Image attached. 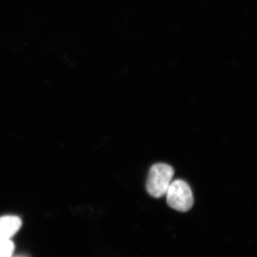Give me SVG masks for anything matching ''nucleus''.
Returning <instances> with one entry per match:
<instances>
[{
  "label": "nucleus",
  "mask_w": 257,
  "mask_h": 257,
  "mask_svg": "<svg viewBox=\"0 0 257 257\" xmlns=\"http://www.w3.org/2000/svg\"><path fill=\"white\" fill-rule=\"evenodd\" d=\"M165 195L168 205L178 211H188L194 204L192 189L189 184L182 179L172 182Z\"/></svg>",
  "instance_id": "obj_2"
},
{
  "label": "nucleus",
  "mask_w": 257,
  "mask_h": 257,
  "mask_svg": "<svg viewBox=\"0 0 257 257\" xmlns=\"http://www.w3.org/2000/svg\"><path fill=\"white\" fill-rule=\"evenodd\" d=\"M14 250L15 244L11 240L0 241V257H12Z\"/></svg>",
  "instance_id": "obj_4"
},
{
  "label": "nucleus",
  "mask_w": 257,
  "mask_h": 257,
  "mask_svg": "<svg viewBox=\"0 0 257 257\" xmlns=\"http://www.w3.org/2000/svg\"><path fill=\"white\" fill-rule=\"evenodd\" d=\"M22 224L23 221L17 216L0 217V241L11 239L21 228Z\"/></svg>",
  "instance_id": "obj_3"
},
{
  "label": "nucleus",
  "mask_w": 257,
  "mask_h": 257,
  "mask_svg": "<svg viewBox=\"0 0 257 257\" xmlns=\"http://www.w3.org/2000/svg\"><path fill=\"white\" fill-rule=\"evenodd\" d=\"M175 171L171 166L164 163L155 164L150 169L147 180V190L155 198L163 197L172 183Z\"/></svg>",
  "instance_id": "obj_1"
}]
</instances>
